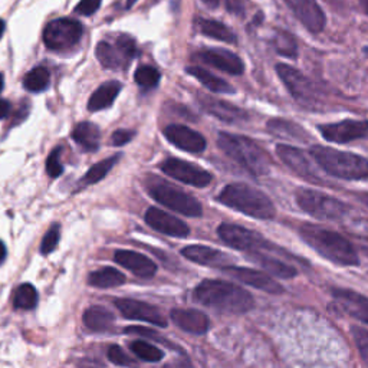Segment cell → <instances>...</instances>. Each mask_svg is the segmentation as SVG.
Masks as SVG:
<instances>
[{"label":"cell","mask_w":368,"mask_h":368,"mask_svg":"<svg viewBox=\"0 0 368 368\" xmlns=\"http://www.w3.org/2000/svg\"><path fill=\"white\" fill-rule=\"evenodd\" d=\"M116 48L118 49V52L121 54V57L130 64L131 60H134L137 57V43L135 40L128 36V35H121L117 38L116 42Z\"/></svg>","instance_id":"cell-41"},{"label":"cell","mask_w":368,"mask_h":368,"mask_svg":"<svg viewBox=\"0 0 368 368\" xmlns=\"http://www.w3.org/2000/svg\"><path fill=\"white\" fill-rule=\"evenodd\" d=\"M165 137L174 147H177L183 151H187V152L199 154V152H203L206 148V138L200 133H197L186 126L172 124V126L166 127Z\"/></svg>","instance_id":"cell-21"},{"label":"cell","mask_w":368,"mask_h":368,"mask_svg":"<svg viewBox=\"0 0 368 368\" xmlns=\"http://www.w3.org/2000/svg\"><path fill=\"white\" fill-rule=\"evenodd\" d=\"M331 295L337 306L350 317L368 325V298L345 288H333Z\"/></svg>","instance_id":"cell-19"},{"label":"cell","mask_w":368,"mask_h":368,"mask_svg":"<svg viewBox=\"0 0 368 368\" xmlns=\"http://www.w3.org/2000/svg\"><path fill=\"white\" fill-rule=\"evenodd\" d=\"M9 113H11V104L6 99L0 98V120L6 118Z\"/></svg>","instance_id":"cell-50"},{"label":"cell","mask_w":368,"mask_h":368,"mask_svg":"<svg viewBox=\"0 0 368 368\" xmlns=\"http://www.w3.org/2000/svg\"><path fill=\"white\" fill-rule=\"evenodd\" d=\"M134 135H135V133L133 130H117L111 137V144L117 145V147L126 145L134 138Z\"/></svg>","instance_id":"cell-47"},{"label":"cell","mask_w":368,"mask_h":368,"mask_svg":"<svg viewBox=\"0 0 368 368\" xmlns=\"http://www.w3.org/2000/svg\"><path fill=\"white\" fill-rule=\"evenodd\" d=\"M218 144L221 150L253 176H264L271 170L268 152L253 140L230 133H219Z\"/></svg>","instance_id":"cell-4"},{"label":"cell","mask_w":368,"mask_h":368,"mask_svg":"<svg viewBox=\"0 0 368 368\" xmlns=\"http://www.w3.org/2000/svg\"><path fill=\"white\" fill-rule=\"evenodd\" d=\"M147 191L155 201H159L176 213L190 218H199L203 215V207L194 196L166 180L151 177L147 180Z\"/></svg>","instance_id":"cell-6"},{"label":"cell","mask_w":368,"mask_h":368,"mask_svg":"<svg viewBox=\"0 0 368 368\" xmlns=\"http://www.w3.org/2000/svg\"><path fill=\"white\" fill-rule=\"evenodd\" d=\"M84 325L92 333H105L114 324V315L104 306H91L84 312Z\"/></svg>","instance_id":"cell-27"},{"label":"cell","mask_w":368,"mask_h":368,"mask_svg":"<svg viewBox=\"0 0 368 368\" xmlns=\"http://www.w3.org/2000/svg\"><path fill=\"white\" fill-rule=\"evenodd\" d=\"M201 2H203L207 8H210V9H216V8L219 6V4H221V0H201Z\"/></svg>","instance_id":"cell-51"},{"label":"cell","mask_w":368,"mask_h":368,"mask_svg":"<svg viewBox=\"0 0 368 368\" xmlns=\"http://www.w3.org/2000/svg\"><path fill=\"white\" fill-rule=\"evenodd\" d=\"M4 32H5V22H4L2 19H0V39H2Z\"/></svg>","instance_id":"cell-53"},{"label":"cell","mask_w":368,"mask_h":368,"mask_svg":"<svg viewBox=\"0 0 368 368\" xmlns=\"http://www.w3.org/2000/svg\"><path fill=\"white\" fill-rule=\"evenodd\" d=\"M108 359L111 362H114L116 365H121V367H133L134 365V361L118 345H111L110 347V350H108Z\"/></svg>","instance_id":"cell-44"},{"label":"cell","mask_w":368,"mask_h":368,"mask_svg":"<svg viewBox=\"0 0 368 368\" xmlns=\"http://www.w3.org/2000/svg\"><path fill=\"white\" fill-rule=\"evenodd\" d=\"M277 154L279 155V159L299 177L313 183H323L317 169L312 166L305 152L301 151L299 148L286 144H279L277 145Z\"/></svg>","instance_id":"cell-16"},{"label":"cell","mask_w":368,"mask_h":368,"mask_svg":"<svg viewBox=\"0 0 368 368\" xmlns=\"http://www.w3.org/2000/svg\"><path fill=\"white\" fill-rule=\"evenodd\" d=\"M39 301L38 296V291L35 289L33 285L30 284H23L21 285L13 295V306L16 309H25V311H30L33 308H36Z\"/></svg>","instance_id":"cell-36"},{"label":"cell","mask_w":368,"mask_h":368,"mask_svg":"<svg viewBox=\"0 0 368 368\" xmlns=\"http://www.w3.org/2000/svg\"><path fill=\"white\" fill-rule=\"evenodd\" d=\"M193 298L196 302L228 313H245L255 305L253 296L233 282L204 279L200 282Z\"/></svg>","instance_id":"cell-1"},{"label":"cell","mask_w":368,"mask_h":368,"mask_svg":"<svg viewBox=\"0 0 368 368\" xmlns=\"http://www.w3.org/2000/svg\"><path fill=\"white\" fill-rule=\"evenodd\" d=\"M130 348L140 359L147 361V362H159L165 358V352L160 348H157L155 345H152L144 340L133 341Z\"/></svg>","instance_id":"cell-37"},{"label":"cell","mask_w":368,"mask_h":368,"mask_svg":"<svg viewBox=\"0 0 368 368\" xmlns=\"http://www.w3.org/2000/svg\"><path fill=\"white\" fill-rule=\"evenodd\" d=\"M4 84H5L4 74H0V92H2V89H4Z\"/></svg>","instance_id":"cell-54"},{"label":"cell","mask_w":368,"mask_h":368,"mask_svg":"<svg viewBox=\"0 0 368 368\" xmlns=\"http://www.w3.org/2000/svg\"><path fill=\"white\" fill-rule=\"evenodd\" d=\"M95 55L99 64L107 69H121L128 65V62L121 57L118 49L108 42H99L95 49Z\"/></svg>","instance_id":"cell-32"},{"label":"cell","mask_w":368,"mask_h":368,"mask_svg":"<svg viewBox=\"0 0 368 368\" xmlns=\"http://www.w3.org/2000/svg\"><path fill=\"white\" fill-rule=\"evenodd\" d=\"M160 169L169 177L199 189L207 187L213 180L212 174L204 169L180 159H167L162 163Z\"/></svg>","instance_id":"cell-10"},{"label":"cell","mask_w":368,"mask_h":368,"mask_svg":"<svg viewBox=\"0 0 368 368\" xmlns=\"http://www.w3.org/2000/svg\"><path fill=\"white\" fill-rule=\"evenodd\" d=\"M196 28L204 36L221 40V42L235 43L238 40L235 32L230 28H228L225 23L213 21V19H197Z\"/></svg>","instance_id":"cell-28"},{"label":"cell","mask_w":368,"mask_h":368,"mask_svg":"<svg viewBox=\"0 0 368 368\" xmlns=\"http://www.w3.org/2000/svg\"><path fill=\"white\" fill-rule=\"evenodd\" d=\"M88 284L94 288L99 289H108L121 286L126 284V275L114 268H104L99 271L92 272L88 277Z\"/></svg>","instance_id":"cell-33"},{"label":"cell","mask_w":368,"mask_h":368,"mask_svg":"<svg viewBox=\"0 0 368 368\" xmlns=\"http://www.w3.org/2000/svg\"><path fill=\"white\" fill-rule=\"evenodd\" d=\"M223 272H226L229 277L243 282L245 285H249L252 288H256L259 291H264L271 295H281L285 292V288L272 279L271 275H268L264 271H256L249 268H240V267H226L223 268Z\"/></svg>","instance_id":"cell-15"},{"label":"cell","mask_w":368,"mask_h":368,"mask_svg":"<svg viewBox=\"0 0 368 368\" xmlns=\"http://www.w3.org/2000/svg\"><path fill=\"white\" fill-rule=\"evenodd\" d=\"M364 8H365V12L368 15V0H364Z\"/></svg>","instance_id":"cell-57"},{"label":"cell","mask_w":368,"mask_h":368,"mask_svg":"<svg viewBox=\"0 0 368 368\" xmlns=\"http://www.w3.org/2000/svg\"><path fill=\"white\" fill-rule=\"evenodd\" d=\"M361 200H362V203H364V204H367V206H368V193H364V194L361 196Z\"/></svg>","instance_id":"cell-55"},{"label":"cell","mask_w":368,"mask_h":368,"mask_svg":"<svg viewBox=\"0 0 368 368\" xmlns=\"http://www.w3.org/2000/svg\"><path fill=\"white\" fill-rule=\"evenodd\" d=\"M302 239L323 257L340 267L359 265V256L348 239L337 232L305 223L301 228Z\"/></svg>","instance_id":"cell-2"},{"label":"cell","mask_w":368,"mask_h":368,"mask_svg":"<svg viewBox=\"0 0 368 368\" xmlns=\"http://www.w3.org/2000/svg\"><path fill=\"white\" fill-rule=\"evenodd\" d=\"M72 138L85 151H96L99 147L101 133L95 124L85 121L74 128Z\"/></svg>","instance_id":"cell-30"},{"label":"cell","mask_w":368,"mask_h":368,"mask_svg":"<svg viewBox=\"0 0 368 368\" xmlns=\"http://www.w3.org/2000/svg\"><path fill=\"white\" fill-rule=\"evenodd\" d=\"M196 57L210 65L215 67L221 71H225L228 74L232 75H240L245 71V64L243 61L233 54V52L228 50V49H222V48H210V49H203L200 52H197Z\"/></svg>","instance_id":"cell-20"},{"label":"cell","mask_w":368,"mask_h":368,"mask_svg":"<svg viewBox=\"0 0 368 368\" xmlns=\"http://www.w3.org/2000/svg\"><path fill=\"white\" fill-rule=\"evenodd\" d=\"M218 200L253 219L271 221L277 213L274 201L264 191L245 183L228 184L219 193Z\"/></svg>","instance_id":"cell-3"},{"label":"cell","mask_w":368,"mask_h":368,"mask_svg":"<svg viewBox=\"0 0 368 368\" xmlns=\"http://www.w3.org/2000/svg\"><path fill=\"white\" fill-rule=\"evenodd\" d=\"M61 154H62V148L57 147L54 151H52L48 155L46 160V173L50 177H60L64 173V166L61 163Z\"/></svg>","instance_id":"cell-42"},{"label":"cell","mask_w":368,"mask_h":368,"mask_svg":"<svg viewBox=\"0 0 368 368\" xmlns=\"http://www.w3.org/2000/svg\"><path fill=\"white\" fill-rule=\"evenodd\" d=\"M274 46L277 49L278 54L288 57V58H295L298 54V46L295 38L286 32V30H278L275 38H274Z\"/></svg>","instance_id":"cell-38"},{"label":"cell","mask_w":368,"mask_h":368,"mask_svg":"<svg viewBox=\"0 0 368 368\" xmlns=\"http://www.w3.org/2000/svg\"><path fill=\"white\" fill-rule=\"evenodd\" d=\"M351 334H352V338L355 341V345L359 351L362 361L368 365V330L361 328V327H352Z\"/></svg>","instance_id":"cell-43"},{"label":"cell","mask_w":368,"mask_h":368,"mask_svg":"<svg viewBox=\"0 0 368 368\" xmlns=\"http://www.w3.org/2000/svg\"><path fill=\"white\" fill-rule=\"evenodd\" d=\"M187 74L193 75L204 88L208 91L216 92V94H233L235 88L228 84L225 79L213 75L212 72H208L207 69H203L200 67H189Z\"/></svg>","instance_id":"cell-29"},{"label":"cell","mask_w":368,"mask_h":368,"mask_svg":"<svg viewBox=\"0 0 368 368\" xmlns=\"http://www.w3.org/2000/svg\"><path fill=\"white\" fill-rule=\"evenodd\" d=\"M312 159L330 176L342 180H368V160L354 152L313 145Z\"/></svg>","instance_id":"cell-5"},{"label":"cell","mask_w":368,"mask_h":368,"mask_svg":"<svg viewBox=\"0 0 368 368\" xmlns=\"http://www.w3.org/2000/svg\"><path fill=\"white\" fill-rule=\"evenodd\" d=\"M114 260L120 267L131 271L135 277L143 279H150L157 272V267L154 262L138 252L117 250L114 253Z\"/></svg>","instance_id":"cell-22"},{"label":"cell","mask_w":368,"mask_h":368,"mask_svg":"<svg viewBox=\"0 0 368 368\" xmlns=\"http://www.w3.org/2000/svg\"><path fill=\"white\" fill-rule=\"evenodd\" d=\"M226 8L236 16H243L246 12V0H226Z\"/></svg>","instance_id":"cell-48"},{"label":"cell","mask_w":368,"mask_h":368,"mask_svg":"<svg viewBox=\"0 0 368 368\" xmlns=\"http://www.w3.org/2000/svg\"><path fill=\"white\" fill-rule=\"evenodd\" d=\"M296 19L312 33H320L325 26V15L317 0H285Z\"/></svg>","instance_id":"cell-17"},{"label":"cell","mask_w":368,"mask_h":368,"mask_svg":"<svg viewBox=\"0 0 368 368\" xmlns=\"http://www.w3.org/2000/svg\"><path fill=\"white\" fill-rule=\"evenodd\" d=\"M170 318L176 327L180 330L194 334V335H201L206 334L210 321L207 318V315H204L201 311L197 309H173L170 313Z\"/></svg>","instance_id":"cell-24"},{"label":"cell","mask_w":368,"mask_h":368,"mask_svg":"<svg viewBox=\"0 0 368 368\" xmlns=\"http://www.w3.org/2000/svg\"><path fill=\"white\" fill-rule=\"evenodd\" d=\"M135 2H137V0H127V8H131Z\"/></svg>","instance_id":"cell-56"},{"label":"cell","mask_w":368,"mask_h":368,"mask_svg":"<svg viewBox=\"0 0 368 368\" xmlns=\"http://www.w3.org/2000/svg\"><path fill=\"white\" fill-rule=\"evenodd\" d=\"M197 102L200 107L210 116L228 124H240L249 120V116L245 110L236 107V105L210 96L207 94H199Z\"/></svg>","instance_id":"cell-14"},{"label":"cell","mask_w":368,"mask_h":368,"mask_svg":"<svg viewBox=\"0 0 368 368\" xmlns=\"http://www.w3.org/2000/svg\"><path fill=\"white\" fill-rule=\"evenodd\" d=\"M123 85L118 81H108L102 84L89 98L88 101V110L91 113H96L105 108H110L114 104L116 98L121 92Z\"/></svg>","instance_id":"cell-26"},{"label":"cell","mask_w":368,"mask_h":368,"mask_svg":"<svg viewBox=\"0 0 368 368\" xmlns=\"http://www.w3.org/2000/svg\"><path fill=\"white\" fill-rule=\"evenodd\" d=\"M182 255L184 257H187L189 260L194 262L197 265H203V267H212V268H226L229 267V260L230 256L213 249L208 246H203V245H190L186 246L182 250Z\"/></svg>","instance_id":"cell-23"},{"label":"cell","mask_w":368,"mask_h":368,"mask_svg":"<svg viewBox=\"0 0 368 368\" xmlns=\"http://www.w3.org/2000/svg\"><path fill=\"white\" fill-rule=\"evenodd\" d=\"M60 239H61V228H60V225L55 223L45 233L42 243H40V253L49 255L54 252L60 243Z\"/></svg>","instance_id":"cell-40"},{"label":"cell","mask_w":368,"mask_h":368,"mask_svg":"<svg viewBox=\"0 0 368 368\" xmlns=\"http://www.w3.org/2000/svg\"><path fill=\"white\" fill-rule=\"evenodd\" d=\"M160 72L157 71L155 68L152 67H148V65H141L137 68L135 74H134V79L135 82L144 88V89H151V88H155L157 85H159L160 82Z\"/></svg>","instance_id":"cell-39"},{"label":"cell","mask_w":368,"mask_h":368,"mask_svg":"<svg viewBox=\"0 0 368 368\" xmlns=\"http://www.w3.org/2000/svg\"><path fill=\"white\" fill-rule=\"evenodd\" d=\"M277 72L291 95L301 102L302 105H308L315 101L317 95H315L313 85L311 81L298 69L286 65V64H278L277 65Z\"/></svg>","instance_id":"cell-12"},{"label":"cell","mask_w":368,"mask_h":368,"mask_svg":"<svg viewBox=\"0 0 368 368\" xmlns=\"http://www.w3.org/2000/svg\"><path fill=\"white\" fill-rule=\"evenodd\" d=\"M124 333H126V334H137V335H141V337H145V338H150V340H154V341L163 342V344H166V345H170V342L166 341L160 334H157L155 331L148 330V328H141V327H128V328H126Z\"/></svg>","instance_id":"cell-45"},{"label":"cell","mask_w":368,"mask_h":368,"mask_svg":"<svg viewBox=\"0 0 368 368\" xmlns=\"http://www.w3.org/2000/svg\"><path fill=\"white\" fill-rule=\"evenodd\" d=\"M118 160H120V154H117L114 157H110V159H105V160L94 165L87 172V174L82 177L81 187H87V186H91V184H95V183L101 182L105 176H107L111 172V169L117 165Z\"/></svg>","instance_id":"cell-34"},{"label":"cell","mask_w":368,"mask_h":368,"mask_svg":"<svg viewBox=\"0 0 368 368\" xmlns=\"http://www.w3.org/2000/svg\"><path fill=\"white\" fill-rule=\"evenodd\" d=\"M101 2L102 0H81V2L75 6V12L82 16H91L99 9Z\"/></svg>","instance_id":"cell-46"},{"label":"cell","mask_w":368,"mask_h":368,"mask_svg":"<svg viewBox=\"0 0 368 368\" xmlns=\"http://www.w3.org/2000/svg\"><path fill=\"white\" fill-rule=\"evenodd\" d=\"M249 259L255 264H257L262 269L267 271L268 274L282 278V279H291L294 277L298 275L296 269L294 267H291L286 262L277 259L275 256H272V253L268 252H249L247 253Z\"/></svg>","instance_id":"cell-25"},{"label":"cell","mask_w":368,"mask_h":368,"mask_svg":"<svg viewBox=\"0 0 368 368\" xmlns=\"http://www.w3.org/2000/svg\"><path fill=\"white\" fill-rule=\"evenodd\" d=\"M145 223L163 235L173 238H187L190 233L189 226L179 218L165 212L162 208L150 207L145 212Z\"/></svg>","instance_id":"cell-18"},{"label":"cell","mask_w":368,"mask_h":368,"mask_svg":"<svg viewBox=\"0 0 368 368\" xmlns=\"http://www.w3.org/2000/svg\"><path fill=\"white\" fill-rule=\"evenodd\" d=\"M218 235L225 245L246 253L249 252H268V253H279V255L286 253L279 246L268 242L265 238H262V235H257L256 232L242 228L239 225L222 223L218 229Z\"/></svg>","instance_id":"cell-8"},{"label":"cell","mask_w":368,"mask_h":368,"mask_svg":"<svg viewBox=\"0 0 368 368\" xmlns=\"http://www.w3.org/2000/svg\"><path fill=\"white\" fill-rule=\"evenodd\" d=\"M5 256H6V247H5L4 242L0 240V262H2V260L5 259Z\"/></svg>","instance_id":"cell-52"},{"label":"cell","mask_w":368,"mask_h":368,"mask_svg":"<svg viewBox=\"0 0 368 368\" xmlns=\"http://www.w3.org/2000/svg\"><path fill=\"white\" fill-rule=\"evenodd\" d=\"M114 303L118 308V311L123 313V317L127 320L143 321L162 328L167 327L166 317L162 313V311L154 305L135 301V299H127V298L116 299Z\"/></svg>","instance_id":"cell-11"},{"label":"cell","mask_w":368,"mask_h":368,"mask_svg":"<svg viewBox=\"0 0 368 368\" xmlns=\"http://www.w3.org/2000/svg\"><path fill=\"white\" fill-rule=\"evenodd\" d=\"M82 25L69 18L52 21L43 30V43L50 50H65L77 45L82 38Z\"/></svg>","instance_id":"cell-9"},{"label":"cell","mask_w":368,"mask_h":368,"mask_svg":"<svg viewBox=\"0 0 368 368\" xmlns=\"http://www.w3.org/2000/svg\"><path fill=\"white\" fill-rule=\"evenodd\" d=\"M268 130L274 135H277L279 138H285V140L305 141V140L309 138L308 133L303 128H301V126H298V124H295L292 121L281 120V118L271 120L268 123Z\"/></svg>","instance_id":"cell-31"},{"label":"cell","mask_w":368,"mask_h":368,"mask_svg":"<svg viewBox=\"0 0 368 368\" xmlns=\"http://www.w3.org/2000/svg\"><path fill=\"white\" fill-rule=\"evenodd\" d=\"M367 253H368V252H367Z\"/></svg>","instance_id":"cell-58"},{"label":"cell","mask_w":368,"mask_h":368,"mask_svg":"<svg viewBox=\"0 0 368 368\" xmlns=\"http://www.w3.org/2000/svg\"><path fill=\"white\" fill-rule=\"evenodd\" d=\"M49 84L50 74L43 67H36L23 77V87L30 92H42L49 88Z\"/></svg>","instance_id":"cell-35"},{"label":"cell","mask_w":368,"mask_h":368,"mask_svg":"<svg viewBox=\"0 0 368 368\" xmlns=\"http://www.w3.org/2000/svg\"><path fill=\"white\" fill-rule=\"evenodd\" d=\"M320 131L327 141L347 144L368 135V121L365 120H344L340 123L320 126Z\"/></svg>","instance_id":"cell-13"},{"label":"cell","mask_w":368,"mask_h":368,"mask_svg":"<svg viewBox=\"0 0 368 368\" xmlns=\"http://www.w3.org/2000/svg\"><path fill=\"white\" fill-rule=\"evenodd\" d=\"M163 368H191V364L187 358H179L166 364Z\"/></svg>","instance_id":"cell-49"},{"label":"cell","mask_w":368,"mask_h":368,"mask_svg":"<svg viewBox=\"0 0 368 368\" xmlns=\"http://www.w3.org/2000/svg\"><path fill=\"white\" fill-rule=\"evenodd\" d=\"M296 203L305 213L318 221H340L348 212L344 201L312 189H299Z\"/></svg>","instance_id":"cell-7"}]
</instances>
